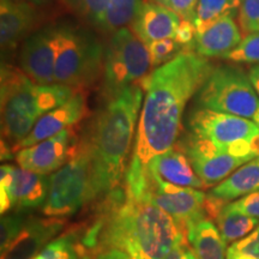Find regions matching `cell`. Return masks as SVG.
I'll list each match as a JSON object with an SVG mask.
<instances>
[{
  "label": "cell",
  "mask_w": 259,
  "mask_h": 259,
  "mask_svg": "<svg viewBox=\"0 0 259 259\" xmlns=\"http://www.w3.org/2000/svg\"><path fill=\"white\" fill-rule=\"evenodd\" d=\"M211 69L206 58L193 51H181L142 80L144 101L122 184L128 196L147 198L149 164L176 147L187 102L196 96Z\"/></svg>",
  "instance_id": "obj_1"
},
{
  "label": "cell",
  "mask_w": 259,
  "mask_h": 259,
  "mask_svg": "<svg viewBox=\"0 0 259 259\" xmlns=\"http://www.w3.org/2000/svg\"><path fill=\"white\" fill-rule=\"evenodd\" d=\"M79 254L109 247L132 259H163L186 234L177 222L149 199L135 198L124 186L112 191L96 218L78 231H71Z\"/></svg>",
  "instance_id": "obj_2"
},
{
  "label": "cell",
  "mask_w": 259,
  "mask_h": 259,
  "mask_svg": "<svg viewBox=\"0 0 259 259\" xmlns=\"http://www.w3.org/2000/svg\"><path fill=\"white\" fill-rule=\"evenodd\" d=\"M144 95L142 82L128 87L108 99L93 122L87 142L92 154L96 198L108 196L125 178Z\"/></svg>",
  "instance_id": "obj_3"
},
{
  "label": "cell",
  "mask_w": 259,
  "mask_h": 259,
  "mask_svg": "<svg viewBox=\"0 0 259 259\" xmlns=\"http://www.w3.org/2000/svg\"><path fill=\"white\" fill-rule=\"evenodd\" d=\"M76 92L59 84L45 85L35 83L21 69L3 65V137L15 148L30 134L41 116L63 105Z\"/></svg>",
  "instance_id": "obj_4"
},
{
  "label": "cell",
  "mask_w": 259,
  "mask_h": 259,
  "mask_svg": "<svg viewBox=\"0 0 259 259\" xmlns=\"http://www.w3.org/2000/svg\"><path fill=\"white\" fill-rule=\"evenodd\" d=\"M96 199L92 154L87 139L78 142L72 156L50 177L42 212L47 218H69Z\"/></svg>",
  "instance_id": "obj_5"
},
{
  "label": "cell",
  "mask_w": 259,
  "mask_h": 259,
  "mask_svg": "<svg viewBox=\"0 0 259 259\" xmlns=\"http://www.w3.org/2000/svg\"><path fill=\"white\" fill-rule=\"evenodd\" d=\"M103 59L105 47L92 31L70 23L59 25L56 84L84 90L101 74Z\"/></svg>",
  "instance_id": "obj_6"
},
{
  "label": "cell",
  "mask_w": 259,
  "mask_h": 259,
  "mask_svg": "<svg viewBox=\"0 0 259 259\" xmlns=\"http://www.w3.org/2000/svg\"><path fill=\"white\" fill-rule=\"evenodd\" d=\"M197 107L252 119L259 107V96L248 73L240 67H212L196 94Z\"/></svg>",
  "instance_id": "obj_7"
},
{
  "label": "cell",
  "mask_w": 259,
  "mask_h": 259,
  "mask_svg": "<svg viewBox=\"0 0 259 259\" xmlns=\"http://www.w3.org/2000/svg\"><path fill=\"white\" fill-rule=\"evenodd\" d=\"M189 134L236 156H259V127L253 120L196 107L187 120Z\"/></svg>",
  "instance_id": "obj_8"
},
{
  "label": "cell",
  "mask_w": 259,
  "mask_h": 259,
  "mask_svg": "<svg viewBox=\"0 0 259 259\" xmlns=\"http://www.w3.org/2000/svg\"><path fill=\"white\" fill-rule=\"evenodd\" d=\"M151 67L148 46L128 29L112 35L105 48L103 88L108 99L143 80Z\"/></svg>",
  "instance_id": "obj_9"
},
{
  "label": "cell",
  "mask_w": 259,
  "mask_h": 259,
  "mask_svg": "<svg viewBox=\"0 0 259 259\" xmlns=\"http://www.w3.org/2000/svg\"><path fill=\"white\" fill-rule=\"evenodd\" d=\"M50 189V178L44 174L3 164L0 168V210L2 213L11 209L25 211L44 206Z\"/></svg>",
  "instance_id": "obj_10"
},
{
  "label": "cell",
  "mask_w": 259,
  "mask_h": 259,
  "mask_svg": "<svg viewBox=\"0 0 259 259\" xmlns=\"http://www.w3.org/2000/svg\"><path fill=\"white\" fill-rule=\"evenodd\" d=\"M178 147L189 157L194 171L203 181L205 189L219 185L238 168L250 161L222 150L204 139L194 137L189 132H186Z\"/></svg>",
  "instance_id": "obj_11"
},
{
  "label": "cell",
  "mask_w": 259,
  "mask_h": 259,
  "mask_svg": "<svg viewBox=\"0 0 259 259\" xmlns=\"http://www.w3.org/2000/svg\"><path fill=\"white\" fill-rule=\"evenodd\" d=\"M147 199L168 213L185 234L191 226L208 218L206 194L199 189L151 181Z\"/></svg>",
  "instance_id": "obj_12"
},
{
  "label": "cell",
  "mask_w": 259,
  "mask_h": 259,
  "mask_svg": "<svg viewBox=\"0 0 259 259\" xmlns=\"http://www.w3.org/2000/svg\"><path fill=\"white\" fill-rule=\"evenodd\" d=\"M59 25H48L25 38L19 53V69L35 83L56 84Z\"/></svg>",
  "instance_id": "obj_13"
},
{
  "label": "cell",
  "mask_w": 259,
  "mask_h": 259,
  "mask_svg": "<svg viewBox=\"0 0 259 259\" xmlns=\"http://www.w3.org/2000/svg\"><path fill=\"white\" fill-rule=\"evenodd\" d=\"M77 144L78 139L73 128L64 130L53 137L18 150L16 162L24 169L47 176L66 163Z\"/></svg>",
  "instance_id": "obj_14"
},
{
  "label": "cell",
  "mask_w": 259,
  "mask_h": 259,
  "mask_svg": "<svg viewBox=\"0 0 259 259\" xmlns=\"http://www.w3.org/2000/svg\"><path fill=\"white\" fill-rule=\"evenodd\" d=\"M87 113H88V102H87L85 93L84 90H77L63 105L56 107L41 116L30 134L16 145L14 151L31 147L38 142L60 134L64 130L71 128L78 124L87 115Z\"/></svg>",
  "instance_id": "obj_15"
},
{
  "label": "cell",
  "mask_w": 259,
  "mask_h": 259,
  "mask_svg": "<svg viewBox=\"0 0 259 259\" xmlns=\"http://www.w3.org/2000/svg\"><path fill=\"white\" fill-rule=\"evenodd\" d=\"M38 22L37 6L0 0V44L3 53L14 52L32 34Z\"/></svg>",
  "instance_id": "obj_16"
},
{
  "label": "cell",
  "mask_w": 259,
  "mask_h": 259,
  "mask_svg": "<svg viewBox=\"0 0 259 259\" xmlns=\"http://www.w3.org/2000/svg\"><path fill=\"white\" fill-rule=\"evenodd\" d=\"M234 14L228 12L205 28L196 31L191 51L204 58H223L234 51L242 41L240 27L236 24Z\"/></svg>",
  "instance_id": "obj_17"
},
{
  "label": "cell",
  "mask_w": 259,
  "mask_h": 259,
  "mask_svg": "<svg viewBox=\"0 0 259 259\" xmlns=\"http://www.w3.org/2000/svg\"><path fill=\"white\" fill-rule=\"evenodd\" d=\"M64 226L61 219H28L16 240L2 254V259H34L63 231Z\"/></svg>",
  "instance_id": "obj_18"
},
{
  "label": "cell",
  "mask_w": 259,
  "mask_h": 259,
  "mask_svg": "<svg viewBox=\"0 0 259 259\" xmlns=\"http://www.w3.org/2000/svg\"><path fill=\"white\" fill-rule=\"evenodd\" d=\"M181 18L176 12L156 3H143L131 24V30L149 46L155 41L174 38Z\"/></svg>",
  "instance_id": "obj_19"
},
{
  "label": "cell",
  "mask_w": 259,
  "mask_h": 259,
  "mask_svg": "<svg viewBox=\"0 0 259 259\" xmlns=\"http://www.w3.org/2000/svg\"><path fill=\"white\" fill-rule=\"evenodd\" d=\"M148 178L150 184L151 181H163L181 187L205 189L189 157L179 147H173L167 153L155 157L148 167Z\"/></svg>",
  "instance_id": "obj_20"
},
{
  "label": "cell",
  "mask_w": 259,
  "mask_h": 259,
  "mask_svg": "<svg viewBox=\"0 0 259 259\" xmlns=\"http://www.w3.org/2000/svg\"><path fill=\"white\" fill-rule=\"evenodd\" d=\"M259 191V156L238 168L206 194V205L216 211L225 204Z\"/></svg>",
  "instance_id": "obj_21"
},
{
  "label": "cell",
  "mask_w": 259,
  "mask_h": 259,
  "mask_svg": "<svg viewBox=\"0 0 259 259\" xmlns=\"http://www.w3.org/2000/svg\"><path fill=\"white\" fill-rule=\"evenodd\" d=\"M186 238L197 259H226V244L218 226L204 218L187 229Z\"/></svg>",
  "instance_id": "obj_22"
},
{
  "label": "cell",
  "mask_w": 259,
  "mask_h": 259,
  "mask_svg": "<svg viewBox=\"0 0 259 259\" xmlns=\"http://www.w3.org/2000/svg\"><path fill=\"white\" fill-rule=\"evenodd\" d=\"M213 220L216 221L218 228L221 233L223 240L228 242H235L247 236L259 225V219L251 218L245 215L232 205L227 203L219 210Z\"/></svg>",
  "instance_id": "obj_23"
},
{
  "label": "cell",
  "mask_w": 259,
  "mask_h": 259,
  "mask_svg": "<svg viewBox=\"0 0 259 259\" xmlns=\"http://www.w3.org/2000/svg\"><path fill=\"white\" fill-rule=\"evenodd\" d=\"M142 5V0H111L94 24L103 32L114 34L132 24Z\"/></svg>",
  "instance_id": "obj_24"
},
{
  "label": "cell",
  "mask_w": 259,
  "mask_h": 259,
  "mask_svg": "<svg viewBox=\"0 0 259 259\" xmlns=\"http://www.w3.org/2000/svg\"><path fill=\"white\" fill-rule=\"evenodd\" d=\"M231 0H198L193 25L196 31L205 28L228 12H235Z\"/></svg>",
  "instance_id": "obj_25"
},
{
  "label": "cell",
  "mask_w": 259,
  "mask_h": 259,
  "mask_svg": "<svg viewBox=\"0 0 259 259\" xmlns=\"http://www.w3.org/2000/svg\"><path fill=\"white\" fill-rule=\"evenodd\" d=\"M223 59L238 64L259 65V32L246 35L240 45L231 53L226 54Z\"/></svg>",
  "instance_id": "obj_26"
},
{
  "label": "cell",
  "mask_w": 259,
  "mask_h": 259,
  "mask_svg": "<svg viewBox=\"0 0 259 259\" xmlns=\"http://www.w3.org/2000/svg\"><path fill=\"white\" fill-rule=\"evenodd\" d=\"M38 255L42 259H80L71 232L52 240Z\"/></svg>",
  "instance_id": "obj_27"
},
{
  "label": "cell",
  "mask_w": 259,
  "mask_h": 259,
  "mask_svg": "<svg viewBox=\"0 0 259 259\" xmlns=\"http://www.w3.org/2000/svg\"><path fill=\"white\" fill-rule=\"evenodd\" d=\"M27 218L23 211H16L12 213H6L3 215L2 222H0V248H2V254L9 250L12 242L16 240L22 228H23Z\"/></svg>",
  "instance_id": "obj_28"
},
{
  "label": "cell",
  "mask_w": 259,
  "mask_h": 259,
  "mask_svg": "<svg viewBox=\"0 0 259 259\" xmlns=\"http://www.w3.org/2000/svg\"><path fill=\"white\" fill-rule=\"evenodd\" d=\"M179 44L174 38H163V40L155 41L148 46L150 54L151 66L160 67L163 64L176 58L180 53Z\"/></svg>",
  "instance_id": "obj_29"
},
{
  "label": "cell",
  "mask_w": 259,
  "mask_h": 259,
  "mask_svg": "<svg viewBox=\"0 0 259 259\" xmlns=\"http://www.w3.org/2000/svg\"><path fill=\"white\" fill-rule=\"evenodd\" d=\"M238 19L239 27L245 35L259 32V0H242Z\"/></svg>",
  "instance_id": "obj_30"
},
{
  "label": "cell",
  "mask_w": 259,
  "mask_h": 259,
  "mask_svg": "<svg viewBox=\"0 0 259 259\" xmlns=\"http://www.w3.org/2000/svg\"><path fill=\"white\" fill-rule=\"evenodd\" d=\"M71 8L84 16L94 24L102 15L111 0H66Z\"/></svg>",
  "instance_id": "obj_31"
},
{
  "label": "cell",
  "mask_w": 259,
  "mask_h": 259,
  "mask_svg": "<svg viewBox=\"0 0 259 259\" xmlns=\"http://www.w3.org/2000/svg\"><path fill=\"white\" fill-rule=\"evenodd\" d=\"M227 252L242 254L252 259H259V225L247 236L233 242Z\"/></svg>",
  "instance_id": "obj_32"
},
{
  "label": "cell",
  "mask_w": 259,
  "mask_h": 259,
  "mask_svg": "<svg viewBox=\"0 0 259 259\" xmlns=\"http://www.w3.org/2000/svg\"><path fill=\"white\" fill-rule=\"evenodd\" d=\"M153 2L176 12L181 19H185V21H190L193 23L198 0H153Z\"/></svg>",
  "instance_id": "obj_33"
},
{
  "label": "cell",
  "mask_w": 259,
  "mask_h": 259,
  "mask_svg": "<svg viewBox=\"0 0 259 259\" xmlns=\"http://www.w3.org/2000/svg\"><path fill=\"white\" fill-rule=\"evenodd\" d=\"M231 203L235 209H238L245 215L259 219V191L246 194L235 202Z\"/></svg>",
  "instance_id": "obj_34"
},
{
  "label": "cell",
  "mask_w": 259,
  "mask_h": 259,
  "mask_svg": "<svg viewBox=\"0 0 259 259\" xmlns=\"http://www.w3.org/2000/svg\"><path fill=\"white\" fill-rule=\"evenodd\" d=\"M79 255L80 259H132L125 252L109 247H96Z\"/></svg>",
  "instance_id": "obj_35"
},
{
  "label": "cell",
  "mask_w": 259,
  "mask_h": 259,
  "mask_svg": "<svg viewBox=\"0 0 259 259\" xmlns=\"http://www.w3.org/2000/svg\"><path fill=\"white\" fill-rule=\"evenodd\" d=\"M194 36H196V28H194L192 22L181 19L174 40L179 44L180 47H190L191 51V47H192V44L194 41Z\"/></svg>",
  "instance_id": "obj_36"
},
{
  "label": "cell",
  "mask_w": 259,
  "mask_h": 259,
  "mask_svg": "<svg viewBox=\"0 0 259 259\" xmlns=\"http://www.w3.org/2000/svg\"><path fill=\"white\" fill-rule=\"evenodd\" d=\"M163 259H197V257L187 239H185L174 246Z\"/></svg>",
  "instance_id": "obj_37"
},
{
  "label": "cell",
  "mask_w": 259,
  "mask_h": 259,
  "mask_svg": "<svg viewBox=\"0 0 259 259\" xmlns=\"http://www.w3.org/2000/svg\"><path fill=\"white\" fill-rule=\"evenodd\" d=\"M248 76H250L252 85L259 96V65H254L253 67H251L248 71Z\"/></svg>",
  "instance_id": "obj_38"
},
{
  "label": "cell",
  "mask_w": 259,
  "mask_h": 259,
  "mask_svg": "<svg viewBox=\"0 0 259 259\" xmlns=\"http://www.w3.org/2000/svg\"><path fill=\"white\" fill-rule=\"evenodd\" d=\"M14 2L28 3V4L35 5V6H37V8H40V6H45V5L50 4V3L53 2V0H14Z\"/></svg>",
  "instance_id": "obj_39"
},
{
  "label": "cell",
  "mask_w": 259,
  "mask_h": 259,
  "mask_svg": "<svg viewBox=\"0 0 259 259\" xmlns=\"http://www.w3.org/2000/svg\"><path fill=\"white\" fill-rule=\"evenodd\" d=\"M231 3H232L233 8H234V9H239V6L241 5L242 0H231Z\"/></svg>",
  "instance_id": "obj_40"
},
{
  "label": "cell",
  "mask_w": 259,
  "mask_h": 259,
  "mask_svg": "<svg viewBox=\"0 0 259 259\" xmlns=\"http://www.w3.org/2000/svg\"><path fill=\"white\" fill-rule=\"evenodd\" d=\"M252 120H253L255 124H257V126L259 127V107H258V109H257V112H255V114H254V116L253 118H252Z\"/></svg>",
  "instance_id": "obj_41"
},
{
  "label": "cell",
  "mask_w": 259,
  "mask_h": 259,
  "mask_svg": "<svg viewBox=\"0 0 259 259\" xmlns=\"http://www.w3.org/2000/svg\"><path fill=\"white\" fill-rule=\"evenodd\" d=\"M34 259H42V258H41V257H40V255H37V257H35V258H34Z\"/></svg>",
  "instance_id": "obj_42"
},
{
  "label": "cell",
  "mask_w": 259,
  "mask_h": 259,
  "mask_svg": "<svg viewBox=\"0 0 259 259\" xmlns=\"http://www.w3.org/2000/svg\"><path fill=\"white\" fill-rule=\"evenodd\" d=\"M226 259H232V258H229V257H227V258H226Z\"/></svg>",
  "instance_id": "obj_43"
},
{
  "label": "cell",
  "mask_w": 259,
  "mask_h": 259,
  "mask_svg": "<svg viewBox=\"0 0 259 259\" xmlns=\"http://www.w3.org/2000/svg\"><path fill=\"white\" fill-rule=\"evenodd\" d=\"M151 2H153V0H151Z\"/></svg>",
  "instance_id": "obj_44"
}]
</instances>
